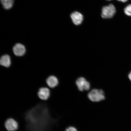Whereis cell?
Returning <instances> with one entry per match:
<instances>
[{
    "instance_id": "15",
    "label": "cell",
    "mask_w": 131,
    "mask_h": 131,
    "mask_svg": "<svg viewBox=\"0 0 131 131\" xmlns=\"http://www.w3.org/2000/svg\"><path fill=\"white\" fill-rule=\"evenodd\" d=\"M106 1H111V0H106Z\"/></svg>"
},
{
    "instance_id": "14",
    "label": "cell",
    "mask_w": 131,
    "mask_h": 131,
    "mask_svg": "<svg viewBox=\"0 0 131 131\" xmlns=\"http://www.w3.org/2000/svg\"><path fill=\"white\" fill-rule=\"evenodd\" d=\"M128 77L129 79H130V81H131V72L130 73H129V74Z\"/></svg>"
},
{
    "instance_id": "5",
    "label": "cell",
    "mask_w": 131,
    "mask_h": 131,
    "mask_svg": "<svg viewBox=\"0 0 131 131\" xmlns=\"http://www.w3.org/2000/svg\"><path fill=\"white\" fill-rule=\"evenodd\" d=\"M51 91L49 88L42 87L39 89L38 91L37 95L41 100L47 101L50 97Z\"/></svg>"
},
{
    "instance_id": "12",
    "label": "cell",
    "mask_w": 131,
    "mask_h": 131,
    "mask_svg": "<svg viewBox=\"0 0 131 131\" xmlns=\"http://www.w3.org/2000/svg\"><path fill=\"white\" fill-rule=\"evenodd\" d=\"M65 131H78V130L75 127L69 126L67 128Z\"/></svg>"
},
{
    "instance_id": "3",
    "label": "cell",
    "mask_w": 131,
    "mask_h": 131,
    "mask_svg": "<svg viewBox=\"0 0 131 131\" xmlns=\"http://www.w3.org/2000/svg\"><path fill=\"white\" fill-rule=\"evenodd\" d=\"M76 84L80 91H88L90 88V84L84 78L80 77L78 79L76 82Z\"/></svg>"
},
{
    "instance_id": "13",
    "label": "cell",
    "mask_w": 131,
    "mask_h": 131,
    "mask_svg": "<svg viewBox=\"0 0 131 131\" xmlns=\"http://www.w3.org/2000/svg\"><path fill=\"white\" fill-rule=\"evenodd\" d=\"M117 1L122 3H126L128 1V0H117Z\"/></svg>"
},
{
    "instance_id": "2",
    "label": "cell",
    "mask_w": 131,
    "mask_h": 131,
    "mask_svg": "<svg viewBox=\"0 0 131 131\" xmlns=\"http://www.w3.org/2000/svg\"><path fill=\"white\" fill-rule=\"evenodd\" d=\"M116 13V9L114 5L110 4L103 6L101 10V16L103 19H110L114 17Z\"/></svg>"
},
{
    "instance_id": "8",
    "label": "cell",
    "mask_w": 131,
    "mask_h": 131,
    "mask_svg": "<svg viewBox=\"0 0 131 131\" xmlns=\"http://www.w3.org/2000/svg\"><path fill=\"white\" fill-rule=\"evenodd\" d=\"M47 83L49 86L51 88H53L58 85V81L57 78L54 76H51L47 78Z\"/></svg>"
},
{
    "instance_id": "4",
    "label": "cell",
    "mask_w": 131,
    "mask_h": 131,
    "mask_svg": "<svg viewBox=\"0 0 131 131\" xmlns=\"http://www.w3.org/2000/svg\"><path fill=\"white\" fill-rule=\"evenodd\" d=\"M5 126L8 131H16L18 130L19 127L18 122L12 118L8 119L5 122Z\"/></svg>"
},
{
    "instance_id": "9",
    "label": "cell",
    "mask_w": 131,
    "mask_h": 131,
    "mask_svg": "<svg viewBox=\"0 0 131 131\" xmlns=\"http://www.w3.org/2000/svg\"><path fill=\"white\" fill-rule=\"evenodd\" d=\"M0 63L1 65L6 68L10 66L11 62L10 58L9 56L8 55L3 56L0 60Z\"/></svg>"
},
{
    "instance_id": "7",
    "label": "cell",
    "mask_w": 131,
    "mask_h": 131,
    "mask_svg": "<svg viewBox=\"0 0 131 131\" xmlns=\"http://www.w3.org/2000/svg\"><path fill=\"white\" fill-rule=\"evenodd\" d=\"M26 50L24 46L19 43L16 44L13 48V51L14 54L17 56H23L25 53Z\"/></svg>"
},
{
    "instance_id": "10",
    "label": "cell",
    "mask_w": 131,
    "mask_h": 131,
    "mask_svg": "<svg viewBox=\"0 0 131 131\" xmlns=\"http://www.w3.org/2000/svg\"><path fill=\"white\" fill-rule=\"evenodd\" d=\"M1 2L4 9H10L14 5V0H1Z\"/></svg>"
},
{
    "instance_id": "11",
    "label": "cell",
    "mask_w": 131,
    "mask_h": 131,
    "mask_svg": "<svg viewBox=\"0 0 131 131\" xmlns=\"http://www.w3.org/2000/svg\"><path fill=\"white\" fill-rule=\"evenodd\" d=\"M124 12L127 16H131V4L127 5L124 8Z\"/></svg>"
},
{
    "instance_id": "6",
    "label": "cell",
    "mask_w": 131,
    "mask_h": 131,
    "mask_svg": "<svg viewBox=\"0 0 131 131\" xmlns=\"http://www.w3.org/2000/svg\"><path fill=\"white\" fill-rule=\"evenodd\" d=\"M70 17L73 24L76 26H78L82 23L83 17L81 13L75 11L70 14Z\"/></svg>"
},
{
    "instance_id": "1",
    "label": "cell",
    "mask_w": 131,
    "mask_h": 131,
    "mask_svg": "<svg viewBox=\"0 0 131 131\" xmlns=\"http://www.w3.org/2000/svg\"><path fill=\"white\" fill-rule=\"evenodd\" d=\"M88 97L93 102H99L105 99L104 93L102 90L94 89L88 93Z\"/></svg>"
}]
</instances>
